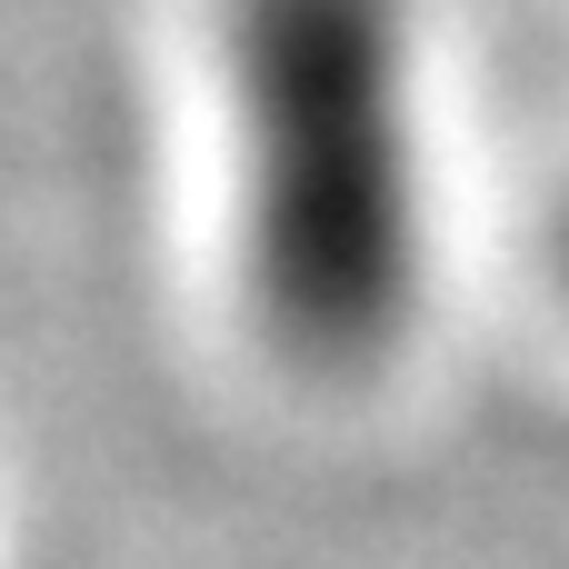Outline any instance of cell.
Here are the masks:
<instances>
[{"label": "cell", "instance_id": "cell-1", "mask_svg": "<svg viewBox=\"0 0 569 569\" xmlns=\"http://www.w3.org/2000/svg\"><path fill=\"white\" fill-rule=\"evenodd\" d=\"M220 80L250 320L300 370H370L430 270L400 0H230Z\"/></svg>", "mask_w": 569, "mask_h": 569}, {"label": "cell", "instance_id": "cell-2", "mask_svg": "<svg viewBox=\"0 0 569 569\" xmlns=\"http://www.w3.org/2000/svg\"><path fill=\"white\" fill-rule=\"evenodd\" d=\"M560 290H569V230H560Z\"/></svg>", "mask_w": 569, "mask_h": 569}]
</instances>
